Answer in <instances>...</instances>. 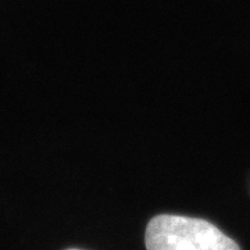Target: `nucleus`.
Segmentation results:
<instances>
[{"mask_svg":"<svg viewBox=\"0 0 250 250\" xmlns=\"http://www.w3.org/2000/svg\"><path fill=\"white\" fill-rule=\"evenodd\" d=\"M147 250H241L214 224L184 215H156L145 233Z\"/></svg>","mask_w":250,"mask_h":250,"instance_id":"f257e3e1","label":"nucleus"},{"mask_svg":"<svg viewBox=\"0 0 250 250\" xmlns=\"http://www.w3.org/2000/svg\"><path fill=\"white\" fill-rule=\"evenodd\" d=\"M68 250H78V249H68Z\"/></svg>","mask_w":250,"mask_h":250,"instance_id":"f03ea898","label":"nucleus"}]
</instances>
